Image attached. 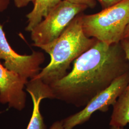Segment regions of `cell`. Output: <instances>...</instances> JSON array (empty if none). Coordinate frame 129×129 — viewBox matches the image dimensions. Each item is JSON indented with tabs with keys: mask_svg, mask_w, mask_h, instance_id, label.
<instances>
[{
	"mask_svg": "<svg viewBox=\"0 0 129 129\" xmlns=\"http://www.w3.org/2000/svg\"><path fill=\"white\" fill-rule=\"evenodd\" d=\"M88 8L84 5L62 0L47 16L31 32L33 46L38 47L54 41L64 32L79 14Z\"/></svg>",
	"mask_w": 129,
	"mask_h": 129,
	"instance_id": "cell-4",
	"label": "cell"
},
{
	"mask_svg": "<svg viewBox=\"0 0 129 129\" xmlns=\"http://www.w3.org/2000/svg\"><path fill=\"white\" fill-rule=\"evenodd\" d=\"M0 59L9 70L28 79L34 78L41 70V65L45 60L44 54L33 51L29 55H21L12 49L7 41L3 26L0 24Z\"/></svg>",
	"mask_w": 129,
	"mask_h": 129,
	"instance_id": "cell-6",
	"label": "cell"
},
{
	"mask_svg": "<svg viewBox=\"0 0 129 129\" xmlns=\"http://www.w3.org/2000/svg\"><path fill=\"white\" fill-rule=\"evenodd\" d=\"M62 0H35L31 12L26 15L27 26L25 30L31 32L33 29L47 16Z\"/></svg>",
	"mask_w": 129,
	"mask_h": 129,
	"instance_id": "cell-9",
	"label": "cell"
},
{
	"mask_svg": "<svg viewBox=\"0 0 129 129\" xmlns=\"http://www.w3.org/2000/svg\"><path fill=\"white\" fill-rule=\"evenodd\" d=\"M9 0H0V12L6 9L9 4Z\"/></svg>",
	"mask_w": 129,
	"mask_h": 129,
	"instance_id": "cell-16",
	"label": "cell"
},
{
	"mask_svg": "<svg viewBox=\"0 0 129 129\" xmlns=\"http://www.w3.org/2000/svg\"><path fill=\"white\" fill-rule=\"evenodd\" d=\"M129 72L120 43L98 41L74 61L72 70L50 85L54 99L77 107L86 106L116 79Z\"/></svg>",
	"mask_w": 129,
	"mask_h": 129,
	"instance_id": "cell-1",
	"label": "cell"
},
{
	"mask_svg": "<svg viewBox=\"0 0 129 129\" xmlns=\"http://www.w3.org/2000/svg\"><path fill=\"white\" fill-rule=\"evenodd\" d=\"M26 87L33 103L32 115L26 129H45V125L40 110V105L44 99H54L52 90L49 85L36 77L28 80Z\"/></svg>",
	"mask_w": 129,
	"mask_h": 129,
	"instance_id": "cell-8",
	"label": "cell"
},
{
	"mask_svg": "<svg viewBox=\"0 0 129 129\" xmlns=\"http://www.w3.org/2000/svg\"><path fill=\"white\" fill-rule=\"evenodd\" d=\"M98 1L102 6V9H105L121 2L123 0H96Z\"/></svg>",
	"mask_w": 129,
	"mask_h": 129,
	"instance_id": "cell-12",
	"label": "cell"
},
{
	"mask_svg": "<svg viewBox=\"0 0 129 129\" xmlns=\"http://www.w3.org/2000/svg\"><path fill=\"white\" fill-rule=\"evenodd\" d=\"M120 43L129 64V39H122Z\"/></svg>",
	"mask_w": 129,
	"mask_h": 129,
	"instance_id": "cell-13",
	"label": "cell"
},
{
	"mask_svg": "<svg viewBox=\"0 0 129 129\" xmlns=\"http://www.w3.org/2000/svg\"><path fill=\"white\" fill-rule=\"evenodd\" d=\"M15 5L18 8L24 7L30 3H34L35 0H13Z\"/></svg>",
	"mask_w": 129,
	"mask_h": 129,
	"instance_id": "cell-14",
	"label": "cell"
},
{
	"mask_svg": "<svg viewBox=\"0 0 129 129\" xmlns=\"http://www.w3.org/2000/svg\"><path fill=\"white\" fill-rule=\"evenodd\" d=\"M129 84V72L121 75L88 102L82 110L62 120L66 129H73L89 120L98 111L105 112L113 106Z\"/></svg>",
	"mask_w": 129,
	"mask_h": 129,
	"instance_id": "cell-5",
	"label": "cell"
},
{
	"mask_svg": "<svg viewBox=\"0 0 129 129\" xmlns=\"http://www.w3.org/2000/svg\"><path fill=\"white\" fill-rule=\"evenodd\" d=\"M98 41L85 34L81 14L72 21L60 37L51 43L38 46L50 56L49 63L35 77L50 85L64 78L72 62Z\"/></svg>",
	"mask_w": 129,
	"mask_h": 129,
	"instance_id": "cell-2",
	"label": "cell"
},
{
	"mask_svg": "<svg viewBox=\"0 0 129 129\" xmlns=\"http://www.w3.org/2000/svg\"><path fill=\"white\" fill-rule=\"evenodd\" d=\"M112 106L110 126L124 127L129 123V84Z\"/></svg>",
	"mask_w": 129,
	"mask_h": 129,
	"instance_id": "cell-10",
	"label": "cell"
},
{
	"mask_svg": "<svg viewBox=\"0 0 129 129\" xmlns=\"http://www.w3.org/2000/svg\"><path fill=\"white\" fill-rule=\"evenodd\" d=\"M71 3L77 5H84L87 6L88 8H94L97 2L96 0H66Z\"/></svg>",
	"mask_w": 129,
	"mask_h": 129,
	"instance_id": "cell-11",
	"label": "cell"
},
{
	"mask_svg": "<svg viewBox=\"0 0 129 129\" xmlns=\"http://www.w3.org/2000/svg\"><path fill=\"white\" fill-rule=\"evenodd\" d=\"M81 20L83 31L88 37L108 45L119 43L129 23V0L96 14L81 13Z\"/></svg>",
	"mask_w": 129,
	"mask_h": 129,
	"instance_id": "cell-3",
	"label": "cell"
},
{
	"mask_svg": "<svg viewBox=\"0 0 129 129\" xmlns=\"http://www.w3.org/2000/svg\"><path fill=\"white\" fill-rule=\"evenodd\" d=\"M49 129H66L64 128L62 120L56 121L54 122L50 127Z\"/></svg>",
	"mask_w": 129,
	"mask_h": 129,
	"instance_id": "cell-15",
	"label": "cell"
},
{
	"mask_svg": "<svg viewBox=\"0 0 129 129\" xmlns=\"http://www.w3.org/2000/svg\"><path fill=\"white\" fill-rule=\"evenodd\" d=\"M28 81V79L9 70L0 62V103L22 111L26 105L24 88Z\"/></svg>",
	"mask_w": 129,
	"mask_h": 129,
	"instance_id": "cell-7",
	"label": "cell"
},
{
	"mask_svg": "<svg viewBox=\"0 0 129 129\" xmlns=\"http://www.w3.org/2000/svg\"><path fill=\"white\" fill-rule=\"evenodd\" d=\"M123 39H129V23L126 28Z\"/></svg>",
	"mask_w": 129,
	"mask_h": 129,
	"instance_id": "cell-17",
	"label": "cell"
},
{
	"mask_svg": "<svg viewBox=\"0 0 129 129\" xmlns=\"http://www.w3.org/2000/svg\"><path fill=\"white\" fill-rule=\"evenodd\" d=\"M110 129H126L124 127H116V126H111Z\"/></svg>",
	"mask_w": 129,
	"mask_h": 129,
	"instance_id": "cell-18",
	"label": "cell"
}]
</instances>
